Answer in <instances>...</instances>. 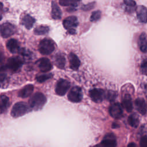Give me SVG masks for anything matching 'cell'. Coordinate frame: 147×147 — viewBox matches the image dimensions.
Masks as SVG:
<instances>
[{"label": "cell", "instance_id": "obj_1", "mask_svg": "<svg viewBox=\"0 0 147 147\" xmlns=\"http://www.w3.org/2000/svg\"><path fill=\"white\" fill-rule=\"evenodd\" d=\"M47 98L45 96L40 92H36L29 99V104L31 110L35 111L41 109L45 104Z\"/></svg>", "mask_w": 147, "mask_h": 147}, {"label": "cell", "instance_id": "obj_2", "mask_svg": "<svg viewBox=\"0 0 147 147\" xmlns=\"http://www.w3.org/2000/svg\"><path fill=\"white\" fill-rule=\"evenodd\" d=\"M31 111L30 107L25 102H19L14 104L11 111V115L14 118L22 116Z\"/></svg>", "mask_w": 147, "mask_h": 147}, {"label": "cell", "instance_id": "obj_3", "mask_svg": "<svg viewBox=\"0 0 147 147\" xmlns=\"http://www.w3.org/2000/svg\"><path fill=\"white\" fill-rule=\"evenodd\" d=\"M55 49V42L49 38H44L38 45V51L42 55H50L54 51Z\"/></svg>", "mask_w": 147, "mask_h": 147}, {"label": "cell", "instance_id": "obj_4", "mask_svg": "<svg viewBox=\"0 0 147 147\" xmlns=\"http://www.w3.org/2000/svg\"><path fill=\"white\" fill-rule=\"evenodd\" d=\"M63 26L69 34H75V28L78 25V20L75 16H69L63 20Z\"/></svg>", "mask_w": 147, "mask_h": 147}, {"label": "cell", "instance_id": "obj_5", "mask_svg": "<svg viewBox=\"0 0 147 147\" xmlns=\"http://www.w3.org/2000/svg\"><path fill=\"white\" fill-rule=\"evenodd\" d=\"M23 63V60L20 57L14 56L10 57L7 60L5 67L6 69H8L11 71L14 72L18 71L21 68Z\"/></svg>", "mask_w": 147, "mask_h": 147}, {"label": "cell", "instance_id": "obj_6", "mask_svg": "<svg viewBox=\"0 0 147 147\" xmlns=\"http://www.w3.org/2000/svg\"><path fill=\"white\" fill-rule=\"evenodd\" d=\"M16 32V27L9 22H5L0 25V34L3 38H7L13 35Z\"/></svg>", "mask_w": 147, "mask_h": 147}, {"label": "cell", "instance_id": "obj_7", "mask_svg": "<svg viewBox=\"0 0 147 147\" xmlns=\"http://www.w3.org/2000/svg\"><path fill=\"white\" fill-rule=\"evenodd\" d=\"M83 98L82 89L79 86L73 87L68 94V99L69 101L74 103L80 102Z\"/></svg>", "mask_w": 147, "mask_h": 147}, {"label": "cell", "instance_id": "obj_8", "mask_svg": "<svg viewBox=\"0 0 147 147\" xmlns=\"http://www.w3.org/2000/svg\"><path fill=\"white\" fill-rule=\"evenodd\" d=\"M71 86L70 83L64 79H60L56 83L55 86V92L56 94L63 96L64 95Z\"/></svg>", "mask_w": 147, "mask_h": 147}, {"label": "cell", "instance_id": "obj_9", "mask_svg": "<svg viewBox=\"0 0 147 147\" xmlns=\"http://www.w3.org/2000/svg\"><path fill=\"white\" fill-rule=\"evenodd\" d=\"M117 145L115 136L113 133H108L103 138L102 142L94 147H115Z\"/></svg>", "mask_w": 147, "mask_h": 147}, {"label": "cell", "instance_id": "obj_10", "mask_svg": "<svg viewBox=\"0 0 147 147\" xmlns=\"http://www.w3.org/2000/svg\"><path fill=\"white\" fill-rule=\"evenodd\" d=\"M89 95L91 99L96 103H100L106 98V93L100 88H94L90 91Z\"/></svg>", "mask_w": 147, "mask_h": 147}, {"label": "cell", "instance_id": "obj_11", "mask_svg": "<svg viewBox=\"0 0 147 147\" xmlns=\"http://www.w3.org/2000/svg\"><path fill=\"white\" fill-rule=\"evenodd\" d=\"M109 113L115 119L121 118L123 115V111L121 105L119 103L112 104L109 108Z\"/></svg>", "mask_w": 147, "mask_h": 147}, {"label": "cell", "instance_id": "obj_12", "mask_svg": "<svg viewBox=\"0 0 147 147\" xmlns=\"http://www.w3.org/2000/svg\"><path fill=\"white\" fill-rule=\"evenodd\" d=\"M36 64L40 70L43 72H48L52 68V64L51 61L45 57H42L38 60Z\"/></svg>", "mask_w": 147, "mask_h": 147}, {"label": "cell", "instance_id": "obj_13", "mask_svg": "<svg viewBox=\"0 0 147 147\" xmlns=\"http://www.w3.org/2000/svg\"><path fill=\"white\" fill-rule=\"evenodd\" d=\"M137 16L138 20L142 23L147 22V8L144 6H138L136 9Z\"/></svg>", "mask_w": 147, "mask_h": 147}, {"label": "cell", "instance_id": "obj_14", "mask_svg": "<svg viewBox=\"0 0 147 147\" xmlns=\"http://www.w3.org/2000/svg\"><path fill=\"white\" fill-rule=\"evenodd\" d=\"M6 47L11 53H18L21 49L18 41L14 38H11L8 40L6 43Z\"/></svg>", "mask_w": 147, "mask_h": 147}, {"label": "cell", "instance_id": "obj_15", "mask_svg": "<svg viewBox=\"0 0 147 147\" xmlns=\"http://www.w3.org/2000/svg\"><path fill=\"white\" fill-rule=\"evenodd\" d=\"M6 69L5 66L0 68V88H5L9 85V77L5 72Z\"/></svg>", "mask_w": 147, "mask_h": 147}, {"label": "cell", "instance_id": "obj_16", "mask_svg": "<svg viewBox=\"0 0 147 147\" xmlns=\"http://www.w3.org/2000/svg\"><path fill=\"white\" fill-rule=\"evenodd\" d=\"M68 58L69 62V67L74 71L78 70L80 65V61L77 55L72 52H71L69 54Z\"/></svg>", "mask_w": 147, "mask_h": 147}, {"label": "cell", "instance_id": "obj_17", "mask_svg": "<svg viewBox=\"0 0 147 147\" xmlns=\"http://www.w3.org/2000/svg\"><path fill=\"white\" fill-rule=\"evenodd\" d=\"M65 63V58L62 53H57L53 57V63L59 69H64Z\"/></svg>", "mask_w": 147, "mask_h": 147}, {"label": "cell", "instance_id": "obj_18", "mask_svg": "<svg viewBox=\"0 0 147 147\" xmlns=\"http://www.w3.org/2000/svg\"><path fill=\"white\" fill-rule=\"evenodd\" d=\"M135 106L138 111L142 115H145L147 111V106L144 99L138 98L135 100Z\"/></svg>", "mask_w": 147, "mask_h": 147}, {"label": "cell", "instance_id": "obj_19", "mask_svg": "<svg viewBox=\"0 0 147 147\" xmlns=\"http://www.w3.org/2000/svg\"><path fill=\"white\" fill-rule=\"evenodd\" d=\"M35 22V20L30 15L26 14L21 18V24L24 26L27 29H31Z\"/></svg>", "mask_w": 147, "mask_h": 147}, {"label": "cell", "instance_id": "obj_20", "mask_svg": "<svg viewBox=\"0 0 147 147\" xmlns=\"http://www.w3.org/2000/svg\"><path fill=\"white\" fill-rule=\"evenodd\" d=\"M34 86L32 84H28L24 86L18 93V96L22 98H25L29 96L33 92Z\"/></svg>", "mask_w": 147, "mask_h": 147}, {"label": "cell", "instance_id": "obj_21", "mask_svg": "<svg viewBox=\"0 0 147 147\" xmlns=\"http://www.w3.org/2000/svg\"><path fill=\"white\" fill-rule=\"evenodd\" d=\"M138 44L140 49L143 53L147 52V35L145 33H142L138 38Z\"/></svg>", "mask_w": 147, "mask_h": 147}, {"label": "cell", "instance_id": "obj_22", "mask_svg": "<svg viewBox=\"0 0 147 147\" xmlns=\"http://www.w3.org/2000/svg\"><path fill=\"white\" fill-rule=\"evenodd\" d=\"M51 16L53 19L55 20H60L61 17V11L57 5V4L54 2H52V5H51Z\"/></svg>", "mask_w": 147, "mask_h": 147}, {"label": "cell", "instance_id": "obj_23", "mask_svg": "<svg viewBox=\"0 0 147 147\" xmlns=\"http://www.w3.org/2000/svg\"><path fill=\"white\" fill-rule=\"evenodd\" d=\"M122 105L123 108L127 111L131 112L133 110V103L131 101V96L129 94H126L123 99L122 102Z\"/></svg>", "mask_w": 147, "mask_h": 147}, {"label": "cell", "instance_id": "obj_24", "mask_svg": "<svg viewBox=\"0 0 147 147\" xmlns=\"http://www.w3.org/2000/svg\"><path fill=\"white\" fill-rule=\"evenodd\" d=\"M9 99L5 95L0 96V114L3 113L9 106Z\"/></svg>", "mask_w": 147, "mask_h": 147}, {"label": "cell", "instance_id": "obj_25", "mask_svg": "<svg viewBox=\"0 0 147 147\" xmlns=\"http://www.w3.org/2000/svg\"><path fill=\"white\" fill-rule=\"evenodd\" d=\"M49 31V28L45 25L37 26L34 30V33L36 35H44Z\"/></svg>", "mask_w": 147, "mask_h": 147}, {"label": "cell", "instance_id": "obj_26", "mask_svg": "<svg viewBox=\"0 0 147 147\" xmlns=\"http://www.w3.org/2000/svg\"><path fill=\"white\" fill-rule=\"evenodd\" d=\"M128 122L131 126L133 127H137L139 124V119L138 116L136 114H132L130 115L128 117Z\"/></svg>", "mask_w": 147, "mask_h": 147}, {"label": "cell", "instance_id": "obj_27", "mask_svg": "<svg viewBox=\"0 0 147 147\" xmlns=\"http://www.w3.org/2000/svg\"><path fill=\"white\" fill-rule=\"evenodd\" d=\"M80 2L79 1H69V0H60L59 3L63 6H70V7H76L78 3Z\"/></svg>", "mask_w": 147, "mask_h": 147}, {"label": "cell", "instance_id": "obj_28", "mask_svg": "<svg viewBox=\"0 0 147 147\" xmlns=\"http://www.w3.org/2000/svg\"><path fill=\"white\" fill-rule=\"evenodd\" d=\"M53 76V75L51 73L49 74H44L42 75H40L36 76V79L38 83H43L46 80L51 79Z\"/></svg>", "mask_w": 147, "mask_h": 147}, {"label": "cell", "instance_id": "obj_29", "mask_svg": "<svg viewBox=\"0 0 147 147\" xmlns=\"http://www.w3.org/2000/svg\"><path fill=\"white\" fill-rule=\"evenodd\" d=\"M124 3L126 5V10L128 11H133L134 10L136 6V2L132 0H125L123 1Z\"/></svg>", "mask_w": 147, "mask_h": 147}, {"label": "cell", "instance_id": "obj_30", "mask_svg": "<svg viewBox=\"0 0 147 147\" xmlns=\"http://www.w3.org/2000/svg\"><path fill=\"white\" fill-rule=\"evenodd\" d=\"M18 53L22 56L27 59H30L31 56H32V52L29 50L26 49V48H21Z\"/></svg>", "mask_w": 147, "mask_h": 147}, {"label": "cell", "instance_id": "obj_31", "mask_svg": "<svg viewBox=\"0 0 147 147\" xmlns=\"http://www.w3.org/2000/svg\"><path fill=\"white\" fill-rule=\"evenodd\" d=\"M101 17V12L99 10H96L92 13V14L90 17V21L92 22L97 21L100 19Z\"/></svg>", "mask_w": 147, "mask_h": 147}, {"label": "cell", "instance_id": "obj_32", "mask_svg": "<svg viewBox=\"0 0 147 147\" xmlns=\"http://www.w3.org/2000/svg\"><path fill=\"white\" fill-rule=\"evenodd\" d=\"M106 98L110 101L114 100L116 98V93L113 91H109L106 94Z\"/></svg>", "mask_w": 147, "mask_h": 147}, {"label": "cell", "instance_id": "obj_33", "mask_svg": "<svg viewBox=\"0 0 147 147\" xmlns=\"http://www.w3.org/2000/svg\"><path fill=\"white\" fill-rule=\"evenodd\" d=\"M140 69L142 74L147 75V59H145L142 61Z\"/></svg>", "mask_w": 147, "mask_h": 147}, {"label": "cell", "instance_id": "obj_34", "mask_svg": "<svg viewBox=\"0 0 147 147\" xmlns=\"http://www.w3.org/2000/svg\"><path fill=\"white\" fill-rule=\"evenodd\" d=\"M95 6V3L94 2H91V3H87L86 5H84L82 7V9L84 11H87V10H90L91 9H92Z\"/></svg>", "mask_w": 147, "mask_h": 147}, {"label": "cell", "instance_id": "obj_35", "mask_svg": "<svg viewBox=\"0 0 147 147\" xmlns=\"http://www.w3.org/2000/svg\"><path fill=\"white\" fill-rule=\"evenodd\" d=\"M140 147H147V136H144L141 137L140 142Z\"/></svg>", "mask_w": 147, "mask_h": 147}, {"label": "cell", "instance_id": "obj_36", "mask_svg": "<svg viewBox=\"0 0 147 147\" xmlns=\"http://www.w3.org/2000/svg\"><path fill=\"white\" fill-rule=\"evenodd\" d=\"M2 13H3V4L0 2V20H1L2 17Z\"/></svg>", "mask_w": 147, "mask_h": 147}, {"label": "cell", "instance_id": "obj_37", "mask_svg": "<svg viewBox=\"0 0 147 147\" xmlns=\"http://www.w3.org/2000/svg\"><path fill=\"white\" fill-rule=\"evenodd\" d=\"M3 60H4V56L3 53L0 52V64L2 63V62L3 61Z\"/></svg>", "mask_w": 147, "mask_h": 147}, {"label": "cell", "instance_id": "obj_38", "mask_svg": "<svg viewBox=\"0 0 147 147\" xmlns=\"http://www.w3.org/2000/svg\"><path fill=\"white\" fill-rule=\"evenodd\" d=\"M127 147H137V145L134 142H130L128 144Z\"/></svg>", "mask_w": 147, "mask_h": 147}, {"label": "cell", "instance_id": "obj_39", "mask_svg": "<svg viewBox=\"0 0 147 147\" xmlns=\"http://www.w3.org/2000/svg\"><path fill=\"white\" fill-rule=\"evenodd\" d=\"M112 127H113V128H116V127H118V125H116V123H113Z\"/></svg>", "mask_w": 147, "mask_h": 147}]
</instances>
